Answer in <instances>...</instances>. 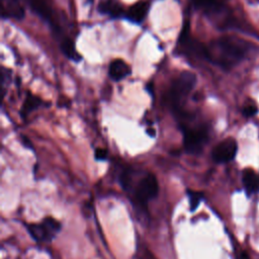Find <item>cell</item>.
<instances>
[{
	"mask_svg": "<svg viewBox=\"0 0 259 259\" xmlns=\"http://www.w3.org/2000/svg\"><path fill=\"white\" fill-rule=\"evenodd\" d=\"M99 13L118 18L125 14V10L117 0H101L97 7Z\"/></svg>",
	"mask_w": 259,
	"mask_h": 259,
	"instance_id": "cell-12",
	"label": "cell"
},
{
	"mask_svg": "<svg viewBox=\"0 0 259 259\" xmlns=\"http://www.w3.org/2000/svg\"><path fill=\"white\" fill-rule=\"evenodd\" d=\"M147 133H149V135L151 136V137H155V130H151V128H148L147 130Z\"/></svg>",
	"mask_w": 259,
	"mask_h": 259,
	"instance_id": "cell-19",
	"label": "cell"
},
{
	"mask_svg": "<svg viewBox=\"0 0 259 259\" xmlns=\"http://www.w3.org/2000/svg\"><path fill=\"white\" fill-rule=\"evenodd\" d=\"M240 259H249V256H248V254L246 252H243Z\"/></svg>",
	"mask_w": 259,
	"mask_h": 259,
	"instance_id": "cell-20",
	"label": "cell"
},
{
	"mask_svg": "<svg viewBox=\"0 0 259 259\" xmlns=\"http://www.w3.org/2000/svg\"><path fill=\"white\" fill-rule=\"evenodd\" d=\"M131 67L121 59L111 61L108 67V75L111 80L118 82L131 74Z\"/></svg>",
	"mask_w": 259,
	"mask_h": 259,
	"instance_id": "cell-11",
	"label": "cell"
},
{
	"mask_svg": "<svg viewBox=\"0 0 259 259\" xmlns=\"http://www.w3.org/2000/svg\"><path fill=\"white\" fill-rule=\"evenodd\" d=\"M88 1H90V2H92V1H93V0H88Z\"/></svg>",
	"mask_w": 259,
	"mask_h": 259,
	"instance_id": "cell-21",
	"label": "cell"
},
{
	"mask_svg": "<svg viewBox=\"0 0 259 259\" xmlns=\"http://www.w3.org/2000/svg\"><path fill=\"white\" fill-rule=\"evenodd\" d=\"M187 196L189 198V204H190V210L194 211L201 200L203 199V193L200 191H194V190H187Z\"/></svg>",
	"mask_w": 259,
	"mask_h": 259,
	"instance_id": "cell-15",
	"label": "cell"
},
{
	"mask_svg": "<svg viewBox=\"0 0 259 259\" xmlns=\"http://www.w3.org/2000/svg\"><path fill=\"white\" fill-rule=\"evenodd\" d=\"M253 50L254 47L244 38L235 35H223L205 46L204 60L229 71L246 60Z\"/></svg>",
	"mask_w": 259,
	"mask_h": 259,
	"instance_id": "cell-1",
	"label": "cell"
},
{
	"mask_svg": "<svg viewBox=\"0 0 259 259\" xmlns=\"http://www.w3.org/2000/svg\"><path fill=\"white\" fill-rule=\"evenodd\" d=\"M31 10L36 13L50 26L56 40L58 41L63 54L74 62H79L82 57L77 52L73 39L67 34L63 26V18L50 0H27Z\"/></svg>",
	"mask_w": 259,
	"mask_h": 259,
	"instance_id": "cell-2",
	"label": "cell"
},
{
	"mask_svg": "<svg viewBox=\"0 0 259 259\" xmlns=\"http://www.w3.org/2000/svg\"><path fill=\"white\" fill-rule=\"evenodd\" d=\"M107 155H108V152L106 149H103V148H97L95 149V152H94V158L98 161H104L107 159Z\"/></svg>",
	"mask_w": 259,
	"mask_h": 259,
	"instance_id": "cell-17",
	"label": "cell"
},
{
	"mask_svg": "<svg viewBox=\"0 0 259 259\" xmlns=\"http://www.w3.org/2000/svg\"><path fill=\"white\" fill-rule=\"evenodd\" d=\"M257 111H258V109L255 104H247L243 108V114L246 117H251V116L255 115L257 113Z\"/></svg>",
	"mask_w": 259,
	"mask_h": 259,
	"instance_id": "cell-16",
	"label": "cell"
},
{
	"mask_svg": "<svg viewBox=\"0 0 259 259\" xmlns=\"http://www.w3.org/2000/svg\"><path fill=\"white\" fill-rule=\"evenodd\" d=\"M210 22L220 29L234 28L237 21L228 0H189Z\"/></svg>",
	"mask_w": 259,
	"mask_h": 259,
	"instance_id": "cell-3",
	"label": "cell"
},
{
	"mask_svg": "<svg viewBox=\"0 0 259 259\" xmlns=\"http://www.w3.org/2000/svg\"><path fill=\"white\" fill-rule=\"evenodd\" d=\"M196 84V76L189 72H181L171 83L166 100L172 112L177 115L184 108V102Z\"/></svg>",
	"mask_w": 259,
	"mask_h": 259,
	"instance_id": "cell-4",
	"label": "cell"
},
{
	"mask_svg": "<svg viewBox=\"0 0 259 259\" xmlns=\"http://www.w3.org/2000/svg\"><path fill=\"white\" fill-rule=\"evenodd\" d=\"M1 16L21 20L25 15V9L20 0H0Z\"/></svg>",
	"mask_w": 259,
	"mask_h": 259,
	"instance_id": "cell-9",
	"label": "cell"
},
{
	"mask_svg": "<svg viewBox=\"0 0 259 259\" xmlns=\"http://www.w3.org/2000/svg\"><path fill=\"white\" fill-rule=\"evenodd\" d=\"M242 182L248 194L259 191V175L252 169H245L242 173Z\"/></svg>",
	"mask_w": 259,
	"mask_h": 259,
	"instance_id": "cell-13",
	"label": "cell"
},
{
	"mask_svg": "<svg viewBox=\"0 0 259 259\" xmlns=\"http://www.w3.org/2000/svg\"><path fill=\"white\" fill-rule=\"evenodd\" d=\"M41 104H42V100L39 97L34 96L30 93H27V95L25 97V100L22 104L21 110H20V113H21L22 117L27 116L31 111L38 108Z\"/></svg>",
	"mask_w": 259,
	"mask_h": 259,
	"instance_id": "cell-14",
	"label": "cell"
},
{
	"mask_svg": "<svg viewBox=\"0 0 259 259\" xmlns=\"http://www.w3.org/2000/svg\"><path fill=\"white\" fill-rule=\"evenodd\" d=\"M22 142H23V145H24L26 148H29V149L32 148V146H31L29 140H28L26 137H22Z\"/></svg>",
	"mask_w": 259,
	"mask_h": 259,
	"instance_id": "cell-18",
	"label": "cell"
},
{
	"mask_svg": "<svg viewBox=\"0 0 259 259\" xmlns=\"http://www.w3.org/2000/svg\"><path fill=\"white\" fill-rule=\"evenodd\" d=\"M31 238L36 242H51L60 232L62 225L54 218L48 217L37 224H24Z\"/></svg>",
	"mask_w": 259,
	"mask_h": 259,
	"instance_id": "cell-7",
	"label": "cell"
},
{
	"mask_svg": "<svg viewBox=\"0 0 259 259\" xmlns=\"http://www.w3.org/2000/svg\"><path fill=\"white\" fill-rule=\"evenodd\" d=\"M183 133V147L186 153L198 155L203 150L208 141V133L204 125L190 126L188 124H180Z\"/></svg>",
	"mask_w": 259,
	"mask_h": 259,
	"instance_id": "cell-5",
	"label": "cell"
},
{
	"mask_svg": "<svg viewBox=\"0 0 259 259\" xmlns=\"http://www.w3.org/2000/svg\"><path fill=\"white\" fill-rule=\"evenodd\" d=\"M149 8H150V3L146 0H142V1H139L135 4H133L132 6H130V8L125 11L124 16L130 21L140 24L147 17Z\"/></svg>",
	"mask_w": 259,
	"mask_h": 259,
	"instance_id": "cell-10",
	"label": "cell"
},
{
	"mask_svg": "<svg viewBox=\"0 0 259 259\" xmlns=\"http://www.w3.org/2000/svg\"><path fill=\"white\" fill-rule=\"evenodd\" d=\"M127 191H133L134 198L138 205L145 208L147 207L148 202L158 195V180L154 174L147 173L136 185H132Z\"/></svg>",
	"mask_w": 259,
	"mask_h": 259,
	"instance_id": "cell-6",
	"label": "cell"
},
{
	"mask_svg": "<svg viewBox=\"0 0 259 259\" xmlns=\"http://www.w3.org/2000/svg\"><path fill=\"white\" fill-rule=\"evenodd\" d=\"M237 143L234 139L228 138L219 143L211 152V158L217 163H228L234 160L237 154Z\"/></svg>",
	"mask_w": 259,
	"mask_h": 259,
	"instance_id": "cell-8",
	"label": "cell"
}]
</instances>
